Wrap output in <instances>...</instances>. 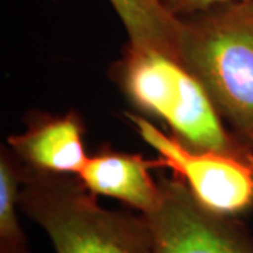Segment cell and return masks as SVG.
<instances>
[{
  "instance_id": "cell-1",
  "label": "cell",
  "mask_w": 253,
  "mask_h": 253,
  "mask_svg": "<svg viewBox=\"0 0 253 253\" xmlns=\"http://www.w3.org/2000/svg\"><path fill=\"white\" fill-rule=\"evenodd\" d=\"M180 20V63L253 149V0L221 1Z\"/></svg>"
},
{
  "instance_id": "cell-2",
  "label": "cell",
  "mask_w": 253,
  "mask_h": 253,
  "mask_svg": "<svg viewBox=\"0 0 253 253\" xmlns=\"http://www.w3.org/2000/svg\"><path fill=\"white\" fill-rule=\"evenodd\" d=\"M20 210L44 229L55 253H154L146 217L101 207L78 176L23 165Z\"/></svg>"
},
{
  "instance_id": "cell-3",
  "label": "cell",
  "mask_w": 253,
  "mask_h": 253,
  "mask_svg": "<svg viewBox=\"0 0 253 253\" xmlns=\"http://www.w3.org/2000/svg\"><path fill=\"white\" fill-rule=\"evenodd\" d=\"M114 73L128 100L145 114L163 120L184 145L197 151L253 156L252 148L226 128L199 79L179 61L128 44Z\"/></svg>"
},
{
  "instance_id": "cell-4",
  "label": "cell",
  "mask_w": 253,
  "mask_h": 253,
  "mask_svg": "<svg viewBox=\"0 0 253 253\" xmlns=\"http://www.w3.org/2000/svg\"><path fill=\"white\" fill-rule=\"evenodd\" d=\"M138 135L158 152L156 166L170 169L201 207L225 217L253 208V156L197 151L142 116L126 114Z\"/></svg>"
},
{
  "instance_id": "cell-5",
  "label": "cell",
  "mask_w": 253,
  "mask_h": 253,
  "mask_svg": "<svg viewBox=\"0 0 253 253\" xmlns=\"http://www.w3.org/2000/svg\"><path fill=\"white\" fill-rule=\"evenodd\" d=\"M159 181L161 201L145 215L154 253H253V232L236 217L201 207L177 177Z\"/></svg>"
},
{
  "instance_id": "cell-6",
  "label": "cell",
  "mask_w": 253,
  "mask_h": 253,
  "mask_svg": "<svg viewBox=\"0 0 253 253\" xmlns=\"http://www.w3.org/2000/svg\"><path fill=\"white\" fill-rule=\"evenodd\" d=\"M84 124L76 111L30 118L27 129L10 135L7 145L20 162L38 172L78 176L89 155Z\"/></svg>"
},
{
  "instance_id": "cell-7",
  "label": "cell",
  "mask_w": 253,
  "mask_h": 253,
  "mask_svg": "<svg viewBox=\"0 0 253 253\" xmlns=\"http://www.w3.org/2000/svg\"><path fill=\"white\" fill-rule=\"evenodd\" d=\"M155 166L156 162L141 155L117 152L106 146L89 155L78 179L94 196L118 200L148 215L158 207L162 196L161 181L149 172Z\"/></svg>"
},
{
  "instance_id": "cell-8",
  "label": "cell",
  "mask_w": 253,
  "mask_h": 253,
  "mask_svg": "<svg viewBox=\"0 0 253 253\" xmlns=\"http://www.w3.org/2000/svg\"><path fill=\"white\" fill-rule=\"evenodd\" d=\"M121 18L128 44L156 49L180 62L183 24L162 0H109Z\"/></svg>"
},
{
  "instance_id": "cell-9",
  "label": "cell",
  "mask_w": 253,
  "mask_h": 253,
  "mask_svg": "<svg viewBox=\"0 0 253 253\" xmlns=\"http://www.w3.org/2000/svg\"><path fill=\"white\" fill-rule=\"evenodd\" d=\"M23 163L10 149L0 152V244H27L20 225L18 210Z\"/></svg>"
},
{
  "instance_id": "cell-10",
  "label": "cell",
  "mask_w": 253,
  "mask_h": 253,
  "mask_svg": "<svg viewBox=\"0 0 253 253\" xmlns=\"http://www.w3.org/2000/svg\"><path fill=\"white\" fill-rule=\"evenodd\" d=\"M221 1L228 0H162L165 7L176 17H186Z\"/></svg>"
},
{
  "instance_id": "cell-11",
  "label": "cell",
  "mask_w": 253,
  "mask_h": 253,
  "mask_svg": "<svg viewBox=\"0 0 253 253\" xmlns=\"http://www.w3.org/2000/svg\"><path fill=\"white\" fill-rule=\"evenodd\" d=\"M0 253H30L27 244H0Z\"/></svg>"
}]
</instances>
